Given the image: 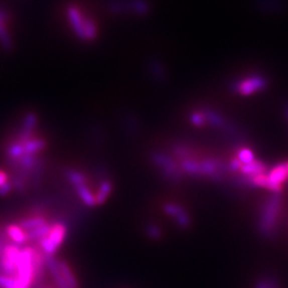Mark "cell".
Masks as SVG:
<instances>
[{"label": "cell", "instance_id": "6da1fadb", "mask_svg": "<svg viewBox=\"0 0 288 288\" xmlns=\"http://www.w3.org/2000/svg\"><path fill=\"white\" fill-rule=\"evenodd\" d=\"M282 207V198L279 193H273L262 203L258 217L257 228L259 234L267 239L273 238L275 235L279 213Z\"/></svg>", "mask_w": 288, "mask_h": 288}, {"label": "cell", "instance_id": "7a4b0ae2", "mask_svg": "<svg viewBox=\"0 0 288 288\" xmlns=\"http://www.w3.org/2000/svg\"><path fill=\"white\" fill-rule=\"evenodd\" d=\"M16 278L19 288H31L35 282L33 271V247H25L21 251V255L16 265Z\"/></svg>", "mask_w": 288, "mask_h": 288}, {"label": "cell", "instance_id": "3957f363", "mask_svg": "<svg viewBox=\"0 0 288 288\" xmlns=\"http://www.w3.org/2000/svg\"><path fill=\"white\" fill-rule=\"evenodd\" d=\"M69 21L72 27L80 39L90 41L96 36V27L88 16L82 13L77 7H71L69 10Z\"/></svg>", "mask_w": 288, "mask_h": 288}, {"label": "cell", "instance_id": "277c9868", "mask_svg": "<svg viewBox=\"0 0 288 288\" xmlns=\"http://www.w3.org/2000/svg\"><path fill=\"white\" fill-rule=\"evenodd\" d=\"M66 233L67 227L63 222H56L52 224L48 236L39 241V248L43 251L46 256H54V254L64 241Z\"/></svg>", "mask_w": 288, "mask_h": 288}, {"label": "cell", "instance_id": "5b68a950", "mask_svg": "<svg viewBox=\"0 0 288 288\" xmlns=\"http://www.w3.org/2000/svg\"><path fill=\"white\" fill-rule=\"evenodd\" d=\"M152 160H153L154 165L160 169L166 180L177 183L183 179L184 172L182 171L181 167L177 166L170 156L164 153H155L152 156Z\"/></svg>", "mask_w": 288, "mask_h": 288}, {"label": "cell", "instance_id": "8992f818", "mask_svg": "<svg viewBox=\"0 0 288 288\" xmlns=\"http://www.w3.org/2000/svg\"><path fill=\"white\" fill-rule=\"evenodd\" d=\"M268 190L273 193H279L282 190V185L288 180V170L286 164L275 166L268 174Z\"/></svg>", "mask_w": 288, "mask_h": 288}, {"label": "cell", "instance_id": "52a82bcc", "mask_svg": "<svg viewBox=\"0 0 288 288\" xmlns=\"http://www.w3.org/2000/svg\"><path fill=\"white\" fill-rule=\"evenodd\" d=\"M46 267L49 271L50 275L53 276L54 281L58 288H70L65 282V279L61 273L60 268H59V259L54 256H47L46 257Z\"/></svg>", "mask_w": 288, "mask_h": 288}, {"label": "cell", "instance_id": "ba28073f", "mask_svg": "<svg viewBox=\"0 0 288 288\" xmlns=\"http://www.w3.org/2000/svg\"><path fill=\"white\" fill-rule=\"evenodd\" d=\"M6 233L9 237V239L15 244H25L27 243V235L26 232L18 225V224H9L6 228Z\"/></svg>", "mask_w": 288, "mask_h": 288}, {"label": "cell", "instance_id": "9c48e42d", "mask_svg": "<svg viewBox=\"0 0 288 288\" xmlns=\"http://www.w3.org/2000/svg\"><path fill=\"white\" fill-rule=\"evenodd\" d=\"M240 172L244 176H256L260 174H267V166L262 164L259 160H254L251 164L242 165Z\"/></svg>", "mask_w": 288, "mask_h": 288}, {"label": "cell", "instance_id": "30bf717a", "mask_svg": "<svg viewBox=\"0 0 288 288\" xmlns=\"http://www.w3.org/2000/svg\"><path fill=\"white\" fill-rule=\"evenodd\" d=\"M76 193L79 197V199L83 202V204L88 207H94L96 206V200H95V194L92 192L88 184L78 186V187L75 188Z\"/></svg>", "mask_w": 288, "mask_h": 288}, {"label": "cell", "instance_id": "8fae6325", "mask_svg": "<svg viewBox=\"0 0 288 288\" xmlns=\"http://www.w3.org/2000/svg\"><path fill=\"white\" fill-rule=\"evenodd\" d=\"M48 223L47 220L41 216H35V217H28L25 218L19 222V226L22 228V230L29 232L32 230H36L38 227L43 226L44 224Z\"/></svg>", "mask_w": 288, "mask_h": 288}, {"label": "cell", "instance_id": "7c38bea8", "mask_svg": "<svg viewBox=\"0 0 288 288\" xmlns=\"http://www.w3.org/2000/svg\"><path fill=\"white\" fill-rule=\"evenodd\" d=\"M59 268H60V271L65 279V282L70 286V288H78V281L74 275L70 265L67 264L66 261L59 259Z\"/></svg>", "mask_w": 288, "mask_h": 288}, {"label": "cell", "instance_id": "4fadbf2b", "mask_svg": "<svg viewBox=\"0 0 288 288\" xmlns=\"http://www.w3.org/2000/svg\"><path fill=\"white\" fill-rule=\"evenodd\" d=\"M113 190L112 183L110 181H103L99 185V188L97 192L95 193V200H96V205H101L107 201L109 198L110 193Z\"/></svg>", "mask_w": 288, "mask_h": 288}, {"label": "cell", "instance_id": "5bb4252c", "mask_svg": "<svg viewBox=\"0 0 288 288\" xmlns=\"http://www.w3.org/2000/svg\"><path fill=\"white\" fill-rule=\"evenodd\" d=\"M261 86H262V81L260 79L251 78V79L243 80L239 84L238 90H239L240 94L242 95H250L253 92H255L256 90L261 88Z\"/></svg>", "mask_w": 288, "mask_h": 288}, {"label": "cell", "instance_id": "9a60e30c", "mask_svg": "<svg viewBox=\"0 0 288 288\" xmlns=\"http://www.w3.org/2000/svg\"><path fill=\"white\" fill-rule=\"evenodd\" d=\"M50 228H52V224L46 223L43 226L36 228V230L26 232L28 242H35V241H40L42 239H44L45 237L48 236Z\"/></svg>", "mask_w": 288, "mask_h": 288}, {"label": "cell", "instance_id": "2e32d148", "mask_svg": "<svg viewBox=\"0 0 288 288\" xmlns=\"http://www.w3.org/2000/svg\"><path fill=\"white\" fill-rule=\"evenodd\" d=\"M65 177H66L67 182H69L74 188L78 187V186H81V185L88 184V180H87L86 175L77 170H74V169H69V170H66Z\"/></svg>", "mask_w": 288, "mask_h": 288}, {"label": "cell", "instance_id": "e0dca14e", "mask_svg": "<svg viewBox=\"0 0 288 288\" xmlns=\"http://www.w3.org/2000/svg\"><path fill=\"white\" fill-rule=\"evenodd\" d=\"M164 209V213L168 216L172 217L173 219H175L176 217H179L180 215L184 214L186 210V208L180 204H176V203H166V204L163 206Z\"/></svg>", "mask_w": 288, "mask_h": 288}, {"label": "cell", "instance_id": "ac0fdd59", "mask_svg": "<svg viewBox=\"0 0 288 288\" xmlns=\"http://www.w3.org/2000/svg\"><path fill=\"white\" fill-rule=\"evenodd\" d=\"M0 288H19L18 278L0 274Z\"/></svg>", "mask_w": 288, "mask_h": 288}, {"label": "cell", "instance_id": "d6986e66", "mask_svg": "<svg viewBox=\"0 0 288 288\" xmlns=\"http://www.w3.org/2000/svg\"><path fill=\"white\" fill-rule=\"evenodd\" d=\"M146 233L147 235L150 237L151 239H154V240H158L162 238V228H160L157 224L154 223H151L147 226L146 228Z\"/></svg>", "mask_w": 288, "mask_h": 288}, {"label": "cell", "instance_id": "ffe728a7", "mask_svg": "<svg viewBox=\"0 0 288 288\" xmlns=\"http://www.w3.org/2000/svg\"><path fill=\"white\" fill-rule=\"evenodd\" d=\"M174 220L177 226L182 228V230H186V228H188L191 225V217L188 214V211H185L184 214L176 217Z\"/></svg>", "mask_w": 288, "mask_h": 288}, {"label": "cell", "instance_id": "44dd1931", "mask_svg": "<svg viewBox=\"0 0 288 288\" xmlns=\"http://www.w3.org/2000/svg\"><path fill=\"white\" fill-rule=\"evenodd\" d=\"M238 159H239V162L242 164V165H248V164H251L252 162H254V155L252 152L249 150V149H243L239 152V154H238Z\"/></svg>", "mask_w": 288, "mask_h": 288}, {"label": "cell", "instance_id": "7402d4cb", "mask_svg": "<svg viewBox=\"0 0 288 288\" xmlns=\"http://www.w3.org/2000/svg\"><path fill=\"white\" fill-rule=\"evenodd\" d=\"M13 189V186L11 182H7L5 185L0 186V197H6L7 194H9Z\"/></svg>", "mask_w": 288, "mask_h": 288}, {"label": "cell", "instance_id": "603a6c76", "mask_svg": "<svg viewBox=\"0 0 288 288\" xmlns=\"http://www.w3.org/2000/svg\"><path fill=\"white\" fill-rule=\"evenodd\" d=\"M271 281H272V277H262L256 283L255 288H270Z\"/></svg>", "mask_w": 288, "mask_h": 288}, {"label": "cell", "instance_id": "cb8c5ba5", "mask_svg": "<svg viewBox=\"0 0 288 288\" xmlns=\"http://www.w3.org/2000/svg\"><path fill=\"white\" fill-rule=\"evenodd\" d=\"M242 164L239 162L238 158H234L232 162L228 165V169H230L231 171H237V170H240Z\"/></svg>", "mask_w": 288, "mask_h": 288}, {"label": "cell", "instance_id": "d4e9b609", "mask_svg": "<svg viewBox=\"0 0 288 288\" xmlns=\"http://www.w3.org/2000/svg\"><path fill=\"white\" fill-rule=\"evenodd\" d=\"M7 182H9L8 181V174L5 171L0 170V186L5 185Z\"/></svg>", "mask_w": 288, "mask_h": 288}, {"label": "cell", "instance_id": "484cf974", "mask_svg": "<svg viewBox=\"0 0 288 288\" xmlns=\"http://www.w3.org/2000/svg\"><path fill=\"white\" fill-rule=\"evenodd\" d=\"M270 288H278V283L275 278L272 277V281H271V284H270Z\"/></svg>", "mask_w": 288, "mask_h": 288}, {"label": "cell", "instance_id": "4316f807", "mask_svg": "<svg viewBox=\"0 0 288 288\" xmlns=\"http://www.w3.org/2000/svg\"><path fill=\"white\" fill-rule=\"evenodd\" d=\"M4 30V28L2 27V16H0V31Z\"/></svg>", "mask_w": 288, "mask_h": 288}, {"label": "cell", "instance_id": "83f0119b", "mask_svg": "<svg viewBox=\"0 0 288 288\" xmlns=\"http://www.w3.org/2000/svg\"><path fill=\"white\" fill-rule=\"evenodd\" d=\"M286 166H287V170H288V163H286Z\"/></svg>", "mask_w": 288, "mask_h": 288}]
</instances>
